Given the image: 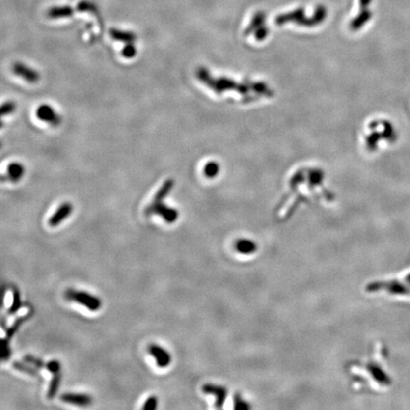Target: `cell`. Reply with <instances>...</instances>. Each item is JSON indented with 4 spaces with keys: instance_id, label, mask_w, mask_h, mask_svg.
I'll return each mask as SVG.
<instances>
[{
    "instance_id": "cell-1",
    "label": "cell",
    "mask_w": 410,
    "mask_h": 410,
    "mask_svg": "<svg viewBox=\"0 0 410 410\" xmlns=\"http://www.w3.org/2000/svg\"><path fill=\"white\" fill-rule=\"evenodd\" d=\"M65 297L85 307L90 311H99L102 307V300L99 297H95L85 291H78L74 289H68L65 292Z\"/></svg>"
},
{
    "instance_id": "cell-2",
    "label": "cell",
    "mask_w": 410,
    "mask_h": 410,
    "mask_svg": "<svg viewBox=\"0 0 410 410\" xmlns=\"http://www.w3.org/2000/svg\"><path fill=\"white\" fill-rule=\"evenodd\" d=\"M144 213L146 216H150V215L161 216L164 219V220L168 224L174 223L179 218V211L175 208H172L167 206L166 204L163 203V201L162 202L153 201L151 204H149L145 208Z\"/></svg>"
},
{
    "instance_id": "cell-3",
    "label": "cell",
    "mask_w": 410,
    "mask_h": 410,
    "mask_svg": "<svg viewBox=\"0 0 410 410\" xmlns=\"http://www.w3.org/2000/svg\"><path fill=\"white\" fill-rule=\"evenodd\" d=\"M147 350L149 354L152 357H154L158 368H167L171 364V361H172L171 354L163 347L156 345V344H151L148 346Z\"/></svg>"
},
{
    "instance_id": "cell-4",
    "label": "cell",
    "mask_w": 410,
    "mask_h": 410,
    "mask_svg": "<svg viewBox=\"0 0 410 410\" xmlns=\"http://www.w3.org/2000/svg\"><path fill=\"white\" fill-rule=\"evenodd\" d=\"M36 117L44 123L50 124L51 126L56 127L61 123V118L55 109L50 105L43 104L36 109Z\"/></svg>"
},
{
    "instance_id": "cell-5",
    "label": "cell",
    "mask_w": 410,
    "mask_h": 410,
    "mask_svg": "<svg viewBox=\"0 0 410 410\" xmlns=\"http://www.w3.org/2000/svg\"><path fill=\"white\" fill-rule=\"evenodd\" d=\"M13 72L15 75L23 78L28 83H36L40 80V74L32 68H29L27 65L22 63H15L13 66Z\"/></svg>"
},
{
    "instance_id": "cell-6",
    "label": "cell",
    "mask_w": 410,
    "mask_h": 410,
    "mask_svg": "<svg viewBox=\"0 0 410 410\" xmlns=\"http://www.w3.org/2000/svg\"><path fill=\"white\" fill-rule=\"evenodd\" d=\"M202 392L205 394H210L216 396L215 407L217 409H220L223 406V403L226 398L227 390L225 387L220 385H216L213 383H205L201 387Z\"/></svg>"
},
{
    "instance_id": "cell-7",
    "label": "cell",
    "mask_w": 410,
    "mask_h": 410,
    "mask_svg": "<svg viewBox=\"0 0 410 410\" xmlns=\"http://www.w3.org/2000/svg\"><path fill=\"white\" fill-rule=\"evenodd\" d=\"M60 400L66 404L77 407H88L92 404V397L85 393H63Z\"/></svg>"
},
{
    "instance_id": "cell-8",
    "label": "cell",
    "mask_w": 410,
    "mask_h": 410,
    "mask_svg": "<svg viewBox=\"0 0 410 410\" xmlns=\"http://www.w3.org/2000/svg\"><path fill=\"white\" fill-rule=\"evenodd\" d=\"M73 211V206L71 202H64L62 203L55 213L50 218L49 224L50 226L56 227L62 223L67 218H69Z\"/></svg>"
},
{
    "instance_id": "cell-9",
    "label": "cell",
    "mask_w": 410,
    "mask_h": 410,
    "mask_svg": "<svg viewBox=\"0 0 410 410\" xmlns=\"http://www.w3.org/2000/svg\"><path fill=\"white\" fill-rule=\"evenodd\" d=\"M25 168L19 163H11L7 167V174L2 176V182L10 181L12 183L19 182L24 176Z\"/></svg>"
},
{
    "instance_id": "cell-10",
    "label": "cell",
    "mask_w": 410,
    "mask_h": 410,
    "mask_svg": "<svg viewBox=\"0 0 410 410\" xmlns=\"http://www.w3.org/2000/svg\"><path fill=\"white\" fill-rule=\"evenodd\" d=\"M109 33L114 40H117V41L128 44V43H133L136 40L135 34L130 31H124V30H120L116 28H111Z\"/></svg>"
},
{
    "instance_id": "cell-11",
    "label": "cell",
    "mask_w": 410,
    "mask_h": 410,
    "mask_svg": "<svg viewBox=\"0 0 410 410\" xmlns=\"http://www.w3.org/2000/svg\"><path fill=\"white\" fill-rule=\"evenodd\" d=\"M13 368H15L16 370H18L20 372H22V373L28 374V375H30V376H34V377L39 376V371H38L39 368L37 369V368H35L34 366L28 364V363L25 362V361L24 362L14 361V363H13Z\"/></svg>"
},
{
    "instance_id": "cell-12",
    "label": "cell",
    "mask_w": 410,
    "mask_h": 410,
    "mask_svg": "<svg viewBox=\"0 0 410 410\" xmlns=\"http://www.w3.org/2000/svg\"><path fill=\"white\" fill-rule=\"evenodd\" d=\"M174 181L172 179L166 180L164 184L161 186V188L157 191L154 196V201L155 202H162L164 198H166L171 192L172 188L174 187Z\"/></svg>"
},
{
    "instance_id": "cell-13",
    "label": "cell",
    "mask_w": 410,
    "mask_h": 410,
    "mask_svg": "<svg viewBox=\"0 0 410 410\" xmlns=\"http://www.w3.org/2000/svg\"><path fill=\"white\" fill-rule=\"evenodd\" d=\"M73 14V9L71 7H55V8H52L49 12H48V16L50 18H65V17H70Z\"/></svg>"
},
{
    "instance_id": "cell-14",
    "label": "cell",
    "mask_w": 410,
    "mask_h": 410,
    "mask_svg": "<svg viewBox=\"0 0 410 410\" xmlns=\"http://www.w3.org/2000/svg\"><path fill=\"white\" fill-rule=\"evenodd\" d=\"M61 378H62L61 372L53 374V378H52L51 383H50V386H49L48 393H47L48 399L52 400V399H54L56 396L57 392L59 390L60 383H61Z\"/></svg>"
},
{
    "instance_id": "cell-15",
    "label": "cell",
    "mask_w": 410,
    "mask_h": 410,
    "mask_svg": "<svg viewBox=\"0 0 410 410\" xmlns=\"http://www.w3.org/2000/svg\"><path fill=\"white\" fill-rule=\"evenodd\" d=\"M29 317H31V314H30V313L26 314V315H24V316H20V317H18V318L14 321V323L13 325L11 326V327H9L8 328H6V337H5V338H7L8 340H11V338H13V336H14V334H15V332L18 330L19 327L22 325L24 322H26Z\"/></svg>"
},
{
    "instance_id": "cell-16",
    "label": "cell",
    "mask_w": 410,
    "mask_h": 410,
    "mask_svg": "<svg viewBox=\"0 0 410 410\" xmlns=\"http://www.w3.org/2000/svg\"><path fill=\"white\" fill-rule=\"evenodd\" d=\"M22 307L21 303V297H20V292L16 287L13 288V304L8 310L9 315H14L17 311H19Z\"/></svg>"
},
{
    "instance_id": "cell-17",
    "label": "cell",
    "mask_w": 410,
    "mask_h": 410,
    "mask_svg": "<svg viewBox=\"0 0 410 410\" xmlns=\"http://www.w3.org/2000/svg\"><path fill=\"white\" fill-rule=\"evenodd\" d=\"M238 250L241 254H252L255 251V243L252 241H247L242 240L238 242Z\"/></svg>"
},
{
    "instance_id": "cell-18",
    "label": "cell",
    "mask_w": 410,
    "mask_h": 410,
    "mask_svg": "<svg viewBox=\"0 0 410 410\" xmlns=\"http://www.w3.org/2000/svg\"><path fill=\"white\" fill-rule=\"evenodd\" d=\"M23 360L28 364L34 366L35 368H39V369H43V368H46V367H47V363H45L42 359L37 358L33 355H25L23 357Z\"/></svg>"
},
{
    "instance_id": "cell-19",
    "label": "cell",
    "mask_w": 410,
    "mask_h": 410,
    "mask_svg": "<svg viewBox=\"0 0 410 410\" xmlns=\"http://www.w3.org/2000/svg\"><path fill=\"white\" fill-rule=\"evenodd\" d=\"M2 355H1V359L2 361H8L11 357V349H10V340L7 338H3L2 339Z\"/></svg>"
},
{
    "instance_id": "cell-20",
    "label": "cell",
    "mask_w": 410,
    "mask_h": 410,
    "mask_svg": "<svg viewBox=\"0 0 410 410\" xmlns=\"http://www.w3.org/2000/svg\"><path fill=\"white\" fill-rule=\"evenodd\" d=\"M219 172V166L216 163H209L204 167V174L208 178H214Z\"/></svg>"
},
{
    "instance_id": "cell-21",
    "label": "cell",
    "mask_w": 410,
    "mask_h": 410,
    "mask_svg": "<svg viewBox=\"0 0 410 410\" xmlns=\"http://www.w3.org/2000/svg\"><path fill=\"white\" fill-rule=\"evenodd\" d=\"M16 107L15 104L12 101H8L6 103H4L1 107V115L2 116H6V115H10L13 113L15 110Z\"/></svg>"
},
{
    "instance_id": "cell-22",
    "label": "cell",
    "mask_w": 410,
    "mask_h": 410,
    "mask_svg": "<svg viewBox=\"0 0 410 410\" xmlns=\"http://www.w3.org/2000/svg\"><path fill=\"white\" fill-rule=\"evenodd\" d=\"M158 408V398L156 396H150L146 399L142 406L143 410H155Z\"/></svg>"
},
{
    "instance_id": "cell-23",
    "label": "cell",
    "mask_w": 410,
    "mask_h": 410,
    "mask_svg": "<svg viewBox=\"0 0 410 410\" xmlns=\"http://www.w3.org/2000/svg\"><path fill=\"white\" fill-rule=\"evenodd\" d=\"M136 53H137L136 48L133 46L132 43L127 44L122 51L123 56L126 57V58H133L136 55Z\"/></svg>"
},
{
    "instance_id": "cell-24",
    "label": "cell",
    "mask_w": 410,
    "mask_h": 410,
    "mask_svg": "<svg viewBox=\"0 0 410 410\" xmlns=\"http://www.w3.org/2000/svg\"><path fill=\"white\" fill-rule=\"evenodd\" d=\"M46 369H48L52 374L59 373L61 371V364L58 360H52L50 362H47Z\"/></svg>"
},
{
    "instance_id": "cell-25",
    "label": "cell",
    "mask_w": 410,
    "mask_h": 410,
    "mask_svg": "<svg viewBox=\"0 0 410 410\" xmlns=\"http://www.w3.org/2000/svg\"><path fill=\"white\" fill-rule=\"evenodd\" d=\"M369 17H370V14L368 12L363 13L353 22V27L354 28H359L362 24H364V22H366L368 20Z\"/></svg>"
},
{
    "instance_id": "cell-26",
    "label": "cell",
    "mask_w": 410,
    "mask_h": 410,
    "mask_svg": "<svg viewBox=\"0 0 410 410\" xmlns=\"http://www.w3.org/2000/svg\"><path fill=\"white\" fill-rule=\"evenodd\" d=\"M77 10L79 12H94L95 11V7L91 3L83 1V2L79 3V5L77 7Z\"/></svg>"
},
{
    "instance_id": "cell-27",
    "label": "cell",
    "mask_w": 410,
    "mask_h": 410,
    "mask_svg": "<svg viewBox=\"0 0 410 410\" xmlns=\"http://www.w3.org/2000/svg\"><path fill=\"white\" fill-rule=\"evenodd\" d=\"M369 2H370V0H361V6L366 7Z\"/></svg>"
}]
</instances>
